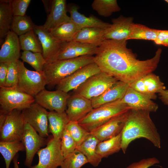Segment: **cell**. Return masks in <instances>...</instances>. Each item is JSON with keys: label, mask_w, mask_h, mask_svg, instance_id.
I'll return each instance as SVG.
<instances>
[{"label": "cell", "mask_w": 168, "mask_h": 168, "mask_svg": "<svg viewBox=\"0 0 168 168\" xmlns=\"http://www.w3.org/2000/svg\"><path fill=\"white\" fill-rule=\"evenodd\" d=\"M46 12L48 15L51 10L52 0H42Z\"/></svg>", "instance_id": "obj_47"}, {"label": "cell", "mask_w": 168, "mask_h": 168, "mask_svg": "<svg viewBox=\"0 0 168 168\" xmlns=\"http://www.w3.org/2000/svg\"><path fill=\"white\" fill-rule=\"evenodd\" d=\"M25 151V147L21 141L0 142V152L4 159L6 168H9L11 161L17 152Z\"/></svg>", "instance_id": "obj_31"}, {"label": "cell", "mask_w": 168, "mask_h": 168, "mask_svg": "<svg viewBox=\"0 0 168 168\" xmlns=\"http://www.w3.org/2000/svg\"><path fill=\"white\" fill-rule=\"evenodd\" d=\"M129 110L116 115L90 133L100 142L116 136L121 133Z\"/></svg>", "instance_id": "obj_17"}, {"label": "cell", "mask_w": 168, "mask_h": 168, "mask_svg": "<svg viewBox=\"0 0 168 168\" xmlns=\"http://www.w3.org/2000/svg\"><path fill=\"white\" fill-rule=\"evenodd\" d=\"M105 29L95 27L83 28L78 31L72 40L99 46L104 40L103 36Z\"/></svg>", "instance_id": "obj_27"}, {"label": "cell", "mask_w": 168, "mask_h": 168, "mask_svg": "<svg viewBox=\"0 0 168 168\" xmlns=\"http://www.w3.org/2000/svg\"><path fill=\"white\" fill-rule=\"evenodd\" d=\"M11 0L0 1V40L6 37L11 31L13 15L11 5Z\"/></svg>", "instance_id": "obj_28"}, {"label": "cell", "mask_w": 168, "mask_h": 168, "mask_svg": "<svg viewBox=\"0 0 168 168\" xmlns=\"http://www.w3.org/2000/svg\"><path fill=\"white\" fill-rule=\"evenodd\" d=\"M19 77L17 62L10 63L5 85V87H12L17 86Z\"/></svg>", "instance_id": "obj_40"}, {"label": "cell", "mask_w": 168, "mask_h": 168, "mask_svg": "<svg viewBox=\"0 0 168 168\" xmlns=\"http://www.w3.org/2000/svg\"><path fill=\"white\" fill-rule=\"evenodd\" d=\"M19 38L21 50L43 54L41 44L33 29L19 36Z\"/></svg>", "instance_id": "obj_32"}, {"label": "cell", "mask_w": 168, "mask_h": 168, "mask_svg": "<svg viewBox=\"0 0 168 168\" xmlns=\"http://www.w3.org/2000/svg\"><path fill=\"white\" fill-rule=\"evenodd\" d=\"M19 36L10 31L5 37L0 50V63L16 62L21 57Z\"/></svg>", "instance_id": "obj_22"}, {"label": "cell", "mask_w": 168, "mask_h": 168, "mask_svg": "<svg viewBox=\"0 0 168 168\" xmlns=\"http://www.w3.org/2000/svg\"><path fill=\"white\" fill-rule=\"evenodd\" d=\"M118 81L114 77L101 71L90 77L74 90V94L91 100L102 94Z\"/></svg>", "instance_id": "obj_6"}, {"label": "cell", "mask_w": 168, "mask_h": 168, "mask_svg": "<svg viewBox=\"0 0 168 168\" xmlns=\"http://www.w3.org/2000/svg\"><path fill=\"white\" fill-rule=\"evenodd\" d=\"M46 147L40 149L37 153L39 157L38 164L29 168H57L64 159L61 147V139L53 136L49 138Z\"/></svg>", "instance_id": "obj_8"}, {"label": "cell", "mask_w": 168, "mask_h": 168, "mask_svg": "<svg viewBox=\"0 0 168 168\" xmlns=\"http://www.w3.org/2000/svg\"><path fill=\"white\" fill-rule=\"evenodd\" d=\"M60 139L61 149L65 158L76 151L77 145L66 128L63 131Z\"/></svg>", "instance_id": "obj_39"}, {"label": "cell", "mask_w": 168, "mask_h": 168, "mask_svg": "<svg viewBox=\"0 0 168 168\" xmlns=\"http://www.w3.org/2000/svg\"><path fill=\"white\" fill-rule=\"evenodd\" d=\"M129 84L118 81L100 96L91 99L93 108L122 98Z\"/></svg>", "instance_id": "obj_24"}, {"label": "cell", "mask_w": 168, "mask_h": 168, "mask_svg": "<svg viewBox=\"0 0 168 168\" xmlns=\"http://www.w3.org/2000/svg\"><path fill=\"white\" fill-rule=\"evenodd\" d=\"M79 7L74 4L67 5L68 11L69 12L72 21L80 29L87 27H95L106 29L111 24L105 22L93 15L87 17L79 12Z\"/></svg>", "instance_id": "obj_23"}, {"label": "cell", "mask_w": 168, "mask_h": 168, "mask_svg": "<svg viewBox=\"0 0 168 168\" xmlns=\"http://www.w3.org/2000/svg\"><path fill=\"white\" fill-rule=\"evenodd\" d=\"M48 119L49 132L52 134L54 138L57 140L60 139L69 121L65 111L58 113L55 111H49Z\"/></svg>", "instance_id": "obj_25"}, {"label": "cell", "mask_w": 168, "mask_h": 168, "mask_svg": "<svg viewBox=\"0 0 168 168\" xmlns=\"http://www.w3.org/2000/svg\"><path fill=\"white\" fill-rule=\"evenodd\" d=\"M30 0H12L11 5L13 16H24L31 2Z\"/></svg>", "instance_id": "obj_41"}, {"label": "cell", "mask_w": 168, "mask_h": 168, "mask_svg": "<svg viewBox=\"0 0 168 168\" xmlns=\"http://www.w3.org/2000/svg\"><path fill=\"white\" fill-rule=\"evenodd\" d=\"M49 138L41 137L28 124L25 123L21 142L25 147L26 156L25 165L30 167L35 154L47 145Z\"/></svg>", "instance_id": "obj_13"}, {"label": "cell", "mask_w": 168, "mask_h": 168, "mask_svg": "<svg viewBox=\"0 0 168 168\" xmlns=\"http://www.w3.org/2000/svg\"><path fill=\"white\" fill-rule=\"evenodd\" d=\"M94 62V56L86 55L46 63L43 72L47 85L50 86H57L63 79L77 70Z\"/></svg>", "instance_id": "obj_3"}, {"label": "cell", "mask_w": 168, "mask_h": 168, "mask_svg": "<svg viewBox=\"0 0 168 168\" xmlns=\"http://www.w3.org/2000/svg\"><path fill=\"white\" fill-rule=\"evenodd\" d=\"M18 155L16 154L13 159L12 161L14 168H20L18 162Z\"/></svg>", "instance_id": "obj_48"}, {"label": "cell", "mask_w": 168, "mask_h": 168, "mask_svg": "<svg viewBox=\"0 0 168 168\" xmlns=\"http://www.w3.org/2000/svg\"><path fill=\"white\" fill-rule=\"evenodd\" d=\"M159 30L149 28L144 25L133 23L131 27L130 35L127 40L138 39L152 40L154 41Z\"/></svg>", "instance_id": "obj_33"}, {"label": "cell", "mask_w": 168, "mask_h": 168, "mask_svg": "<svg viewBox=\"0 0 168 168\" xmlns=\"http://www.w3.org/2000/svg\"><path fill=\"white\" fill-rule=\"evenodd\" d=\"M25 123L29 124L42 137H49V111L35 102L22 111Z\"/></svg>", "instance_id": "obj_10"}, {"label": "cell", "mask_w": 168, "mask_h": 168, "mask_svg": "<svg viewBox=\"0 0 168 168\" xmlns=\"http://www.w3.org/2000/svg\"><path fill=\"white\" fill-rule=\"evenodd\" d=\"M91 6L98 15L105 17L110 16L113 13L121 10L116 0H94Z\"/></svg>", "instance_id": "obj_34"}, {"label": "cell", "mask_w": 168, "mask_h": 168, "mask_svg": "<svg viewBox=\"0 0 168 168\" xmlns=\"http://www.w3.org/2000/svg\"><path fill=\"white\" fill-rule=\"evenodd\" d=\"M165 1L168 3V0H165Z\"/></svg>", "instance_id": "obj_49"}, {"label": "cell", "mask_w": 168, "mask_h": 168, "mask_svg": "<svg viewBox=\"0 0 168 168\" xmlns=\"http://www.w3.org/2000/svg\"><path fill=\"white\" fill-rule=\"evenodd\" d=\"M88 163L85 156L76 149L64 158L60 167L61 168H81Z\"/></svg>", "instance_id": "obj_38"}, {"label": "cell", "mask_w": 168, "mask_h": 168, "mask_svg": "<svg viewBox=\"0 0 168 168\" xmlns=\"http://www.w3.org/2000/svg\"><path fill=\"white\" fill-rule=\"evenodd\" d=\"M159 162V160L155 157L149 158L133 163L126 168H148Z\"/></svg>", "instance_id": "obj_42"}, {"label": "cell", "mask_w": 168, "mask_h": 168, "mask_svg": "<svg viewBox=\"0 0 168 168\" xmlns=\"http://www.w3.org/2000/svg\"><path fill=\"white\" fill-rule=\"evenodd\" d=\"M133 20L132 17H125L122 15L113 19L112 23L105 30L104 39L127 41Z\"/></svg>", "instance_id": "obj_18"}, {"label": "cell", "mask_w": 168, "mask_h": 168, "mask_svg": "<svg viewBox=\"0 0 168 168\" xmlns=\"http://www.w3.org/2000/svg\"><path fill=\"white\" fill-rule=\"evenodd\" d=\"M80 29L71 19L48 31L54 37L63 41L72 40Z\"/></svg>", "instance_id": "obj_29"}, {"label": "cell", "mask_w": 168, "mask_h": 168, "mask_svg": "<svg viewBox=\"0 0 168 168\" xmlns=\"http://www.w3.org/2000/svg\"><path fill=\"white\" fill-rule=\"evenodd\" d=\"M121 149V133L110 139L100 142L97 146L96 152L103 158L119 152Z\"/></svg>", "instance_id": "obj_30"}, {"label": "cell", "mask_w": 168, "mask_h": 168, "mask_svg": "<svg viewBox=\"0 0 168 168\" xmlns=\"http://www.w3.org/2000/svg\"><path fill=\"white\" fill-rule=\"evenodd\" d=\"M8 113L0 110V129L2 128L5 122Z\"/></svg>", "instance_id": "obj_46"}, {"label": "cell", "mask_w": 168, "mask_h": 168, "mask_svg": "<svg viewBox=\"0 0 168 168\" xmlns=\"http://www.w3.org/2000/svg\"><path fill=\"white\" fill-rule=\"evenodd\" d=\"M150 113L143 110H129L121 133V150L124 153L132 142L141 138L149 140L155 147L161 148L160 136L150 117Z\"/></svg>", "instance_id": "obj_2"}, {"label": "cell", "mask_w": 168, "mask_h": 168, "mask_svg": "<svg viewBox=\"0 0 168 168\" xmlns=\"http://www.w3.org/2000/svg\"><path fill=\"white\" fill-rule=\"evenodd\" d=\"M17 62L19 72L17 87L21 91L35 97L45 89L47 85L44 73L28 69L19 60Z\"/></svg>", "instance_id": "obj_5"}, {"label": "cell", "mask_w": 168, "mask_h": 168, "mask_svg": "<svg viewBox=\"0 0 168 168\" xmlns=\"http://www.w3.org/2000/svg\"><path fill=\"white\" fill-rule=\"evenodd\" d=\"M66 0H53L51 10L43 27L49 31L71 19L67 15Z\"/></svg>", "instance_id": "obj_21"}, {"label": "cell", "mask_w": 168, "mask_h": 168, "mask_svg": "<svg viewBox=\"0 0 168 168\" xmlns=\"http://www.w3.org/2000/svg\"><path fill=\"white\" fill-rule=\"evenodd\" d=\"M154 42L156 44L168 47V30H159L156 38Z\"/></svg>", "instance_id": "obj_43"}, {"label": "cell", "mask_w": 168, "mask_h": 168, "mask_svg": "<svg viewBox=\"0 0 168 168\" xmlns=\"http://www.w3.org/2000/svg\"><path fill=\"white\" fill-rule=\"evenodd\" d=\"M22 111L15 109L8 113L0 129V142L21 141L25 125Z\"/></svg>", "instance_id": "obj_9"}, {"label": "cell", "mask_w": 168, "mask_h": 168, "mask_svg": "<svg viewBox=\"0 0 168 168\" xmlns=\"http://www.w3.org/2000/svg\"><path fill=\"white\" fill-rule=\"evenodd\" d=\"M159 98L163 103L168 106V90H164L158 94Z\"/></svg>", "instance_id": "obj_45"}, {"label": "cell", "mask_w": 168, "mask_h": 168, "mask_svg": "<svg viewBox=\"0 0 168 168\" xmlns=\"http://www.w3.org/2000/svg\"><path fill=\"white\" fill-rule=\"evenodd\" d=\"M66 128L75 140L77 147L82 144L90 133L77 121H69Z\"/></svg>", "instance_id": "obj_37"}, {"label": "cell", "mask_w": 168, "mask_h": 168, "mask_svg": "<svg viewBox=\"0 0 168 168\" xmlns=\"http://www.w3.org/2000/svg\"><path fill=\"white\" fill-rule=\"evenodd\" d=\"M35 25L30 17L26 15L14 16L11 30L19 36L33 29Z\"/></svg>", "instance_id": "obj_35"}, {"label": "cell", "mask_w": 168, "mask_h": 168, "mask_svg": "<svg viewBox=\"0 0 168 168\" xmlns=\"http://www.w3.org/2000/svg\"><path fill=\"white\" fill-rule=\"evenodd\" d=\"M100 142L96 136L90 133L76 149L84 155L87 158L88 163L94 167L98 166L102 159L96 152L97 146Z\"/></svg>", "instance_id": "obj_26"}, {"label": "cell", "mask_w": 168, "mask_h": 168, "mask_svg": "<svg viewBox=\"0 0 168 168\" xmlns=\"http://www.w3.org/2000/svg\"><path fill=\"white\" fill-rule=\"evenodd\" d=\"M33 30L40 42L43 54L47 62L57 54L64 41L54 37L42 26L35 25Z\"/></svg>", "instance_id": "obj_19"}, {"label": "cell", "mask_w": 168, "mask_h": 168, "mask_svg": "<svg viewBox=\"0 0 168 168\" xmlns=\"http://www.w3.org/2000/svg\"><path fill=\"white\" fill-rule=\"evenodd\" d=\"M101 72L97 64L93 62L76 70L64 78L56 86V90L66 93L74 90L92 76Z\"/></svg>", "instance_id": "obj_12"}, {"label": "cell", "mask_w": 168, "mask_h": 168, "mask_svg": "<svg viewBox=\"0 0 168 168\" xmlns=\"http://www.w3.org/2000/svg\"><path fill=\"white\" fill-rule=\"evenodd\" d=\"M35 102L34 97L21 91L17 86L0 88V110L7 113L15 109L22 110Z\"/></svg>", "instance_id": "obj_7"}, {"label": "cell", "mask_w": 168, "mask_h": 168, "mask_svg": "<svg viewBox=\"0 0 168 168\" xmlns=\"http://www.w3.org/2000/svg\"><path fill=\"white\" fill-rule=\"evenodd\" d=\"M129 86L141 93L148 95L156 96L166 89L164 83L159 77L152 73L148 74L129 84Z\"/></svg>", "instance_id": "obj_20"}, {"label": "cell", "mask_w": 168, "mask_h": 168, "mask_svg": "<svg viewBox=\"0 0 168 168\" xmlns=\"http://www.w3.org/2000/svg\"><path fill=\"white\" fill-rule=\"evenodd\" d=\"M130 109L127 105L118 100L93 108L78 122L90 133L116 115Z\"/></svg>", "instance_id": "obj_4"}, {"label": "cell", "mask_w": 168, "mask_h": 168, "mask_svg": "<svg viewBox=\"0 0 168 168\" xmlns=\"http://www.w3.org/2000/svg\"><path fill=\"white\" fill-rule=\"evenodd\" d=\"M127 40H104L94 57L101 71L129 84L156 68L162 49L158 48L152 58L140 60L127 47Z\"/></svg>", "instance_id": "obj_1"}, {"label": "cell", "mask_w": 168, "mask_h": 168, "mask_svg": "<svg viewBox=\"0 0 168 168\" xmlns=\"http://www.w3.org/2000/svg\"><path fill=\"white\" fill-rule=\"evenodd\" d=\"M20 58L38 72H43L44 66L46 63L43 54L41 53L23 51L21 53Z\"/></svg>", "instance_id": "obj_36"}, {"label": "cell", "mask_w": 168, "mask_h": 168, "mask_svg": "<svg viewBox=\"0 0 168 168\" xmlns=\"http://www.w3.org/2000/svg\"><path fill=\"white\" fill-rule=\"evenodd\" d=\"M93 109L91 100L73 93L68 99L65 112L69 121L78 122Z\"/></svg>", "instance_id": "obj_16"}, {"label": "cell", "mask_w": 168, "mask_h": 168, "mask_svg": "<svg viewBox=\"0 0 168 168\" xmlns=\"http://www.w3.org/2000/svg\"><path fill=\"white\" fill-rule=\"evenodd\" d=\"M9 63L8 62L0 63V87L5 86Z\"/></svg>", "instance_id": "obj_44"}, {"label": "cell", "mask_w": 168, "mask_h": 168, "mask_svg": "<svg viewBox=\"0 0 168 168\" xmlns=\"http://www.w3.org/2000/svg\"><path fill=\"white\" fill-rule=\"evenodd\" d=\"M70 96L68 93L60 90L51 91L44 89L35 98V102L46 110L62 113L66 111Z\"/></svg>", "instance_id": "obj_14"}, {"label": "cell", "mask_w": 168, "mask_h": 168, "mask_svg": "<svg viewBox=\"0 0 168 168\" xmlns=\"http://www.w3.org/2000/svg\"><path fill=\"white\" fill-rule=\"evenodd\" d=\"M156 98V96L141 93L129 86L123 97L119 101L127 105L131 109L155 112L158 108V105L152 100Z\"/></svg>", "instance_id": "obj_15"}, {"label": "cell", "mask_w": 168, "mask_h": 168, "mask_svg": "<svg viewBox=\"0 0 168 168\" xmlns=\"http://www.w3.org/2000/svg\"><path fill=\"white\" fill-rule=\"evenodd\" d=\"M98 47L95 45L73 40L64 41L62 43L57 54L47 61L46 63L84 56L95 55Z\"/></svg>", "instance_id": "obj_11"}]
</instances>
